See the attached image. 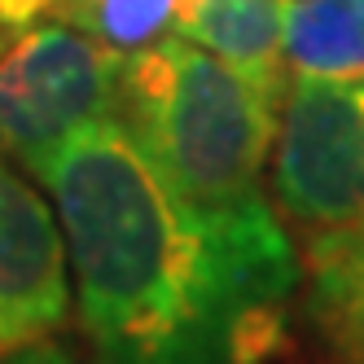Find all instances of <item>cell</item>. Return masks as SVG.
<instances>
[{
    "instance_id": "1",
    "label": "cell",
    "mask_w": 364,
    "mask_h": 364,
    "mask_svg": "<svg viewBox=\"0 0 364 364\" xmlns=\"http://www.w3.org/2000/svg\"><path fill=\"white\" fill-rule=\"evenodd\" d=\"M92 364H272L303 264L272 198H180L123 119L66 136L40 167Z\"/></svg>"
},
{
    "instance_id": "2",
    "label": "cell",
    "mask_w": 364,
    "mask_h": 364,
    "mask_svg": "<svg viewBox=\"0 0 364 364\" xmlns=\"http://www.w3.org/2000/svg\"><path fill=\"white\" fill-rule=\"evenodd\" d=\"M281 92L185 36L127 53L119 119L167 185L206 211L259 202L277 141Z\"/></svg>"
},
{
    "instance_id": "3",
    "label": "cell",
    "mask_w": 364,
    "mask_h": 364,
    "mask_svg": "<svg viewBox=\"0 0 364 364\" xmlns=\"http://www.w3.org/2000/svg\"><path fill=\"white\" fill-rule=\"evenodd\" d=\"M127 53L70 22H36L0 48V159L40 176L80 127L119 114Z\"/></svg>"
},
{
    "instance_id": "4",
    "label": "cell",
    "mask_w": 364,
    "mask_h": 364,
    "mask_svg": "<svg viewBox=\"0 0 364 364\" xmlns=\"http://www.w3.org/2000/svg\"><path fill=\"white\" fill-rule=\"evenodd\" d=\"M272 206L307 232L364 215V80H290L272 141Z\"/></svg>"
},
{
    "instance_id": "5",
    "label": "cell",
    "mask_w": 364,
    "mask_h": 364,
    "mask_svg": "<svg viewBox=\"0 0 364 364\" xmlns=\"http://www.w3.org/2000/svg\"><path fill=\"white\" fill-rule=\"evenodd\" d=\"M70 303V259L53 202L22 167L0 159V351L62 333Z\"/></svg>"
},
{
    "instance_id": "6",
    "label": "cell",
    "mask_w": 364,
    "mask_h": 364,
    "mask_svg": "<svg viewBox=\"0 0 364 364\" xmlns=\"http://www.w3.org/2000/svg\"><path fill=\"white\" fill-rule=\"evenodd\" d=\"M303 311L325 364H364V215L307 232Z\"/></svg>"
},
{
    "instance_id": "7",
    "label": "cell",
    "mask_w": 364,
    "mask_h": 364,
    "mask_svg": "<svg viewBox=\"0 0 364 364\" xmlns=\"http://www.w3.org/2000/svg\"><path fill=\"white\" fill-rule=\"evenodd\" d=\"M281 9L285 0H185L171 22V36H185L198 48L232 62L250 80L285 97L290 66L281 48Z\"/></svg>"
},
{
    "instance_id": "8",
    "label": "cell",
    "mask_w": 364,
    "mask_h": 364,
    "mask_svg": "<svg viewBox=\"0 0 364 364\" xmlns=\"http://www.w3.org/2000/svg\"><path fill=\"white\" fill-rule=\"evenodd\" d=\"M281 48L290 75L364 80V0H285Z\"/></svg>"
},
{
    "instance_id": "9",
    "label": "cell",
    "mask_w": 364,
    "mask_h": 364,
    "mask_svg": "<svg viewBox=\"0 0 364 364\" xmlns=\"http://www.w3.org/2000/svg\"><path fill=\"white\" fill-rule=\"evenodd\" d=\"M180 5L185 0H58V18L119 53H136L171 31Z\"/></svg>"
},
{
    "instance_id": "10",
    "label": "cell",
    "mask_w": 364,
    "mask_h": 364,
    "mask_svg": "<svg viewBox=\"0 0 364 364\" xmlns=\"http://www.w3.org/2000/svg\"><path fill=\"white\" fill-rule=\"evenodd\" d=\"M0 364H92V360L80 355V347H70L62 333H48V338H36V343L0 351Z\"/></svg>"
},
{
    "instance_id": "11",
    "label": "cell",
    "mask_w": 364,
    "mask_h": 364,
    "mask_svg": "<svg viewBox=\"0 0 364 364\" xmlns=\"http://www.w3.org/2000/svg\"><path fill=\"white\" fill-rule=\"evenodd\" d=\"M48 14H58V0H0V40H14Z\"/></svg>"
}]
</instances>
